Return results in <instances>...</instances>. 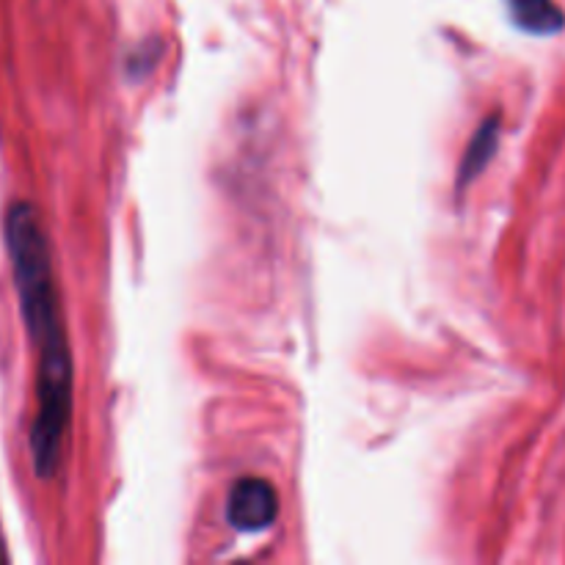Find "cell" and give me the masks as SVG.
Returning a JSON list of instances; mask_svg holds the SVG:
<instances>
[{
    "label": "cell",
    "instance_id": "cell-1",
    "mask_svg": "<svg viewBox=\"0 0 565 565\" xmlns=\"http://www.w3.org/2000/svg\"><path fill=\"white\" fill-rule=\"evenodd\" d=\"M22 323L36 351V417L31 425L33 472L53 480L72 423V351L53 274L47 232L31 202H14L3 221Z\"/></svg>",
    "mask_w": 565,
    "mask_h": 565
},
{
    "label": "cell",
    "instance_id": "cell-2",
    "mask_svg": "<svg viewBox=\"0 0 565 565\" xmlns=\"http://www.w3.org/2000/svg\"><path fill=\"white\" fill-rule=\"evenodd\" d=\"M279 516V494L274 486L263 478H246L235 480L226 497V522L235 527L237 533H259L268 530Z\"/></svg>",
    "mask_w": 565,
    "mask_h": 565
},
{
    "label": "cell",
    "instance_id": "cell-3",
    "mask_svg": "<svg viewBox=\"0 0 565 565\" xmlns=\"http://www.w3.org/2000/svg\"><path fill=\"white\" fill-rule=\"evenodd\" d=\"M513 22L535 36H552L565 28V14L555 0H508Z\"/></svg>",
    "mask_w": 565,
    "mask_h": 565
},
{
    "label": "cell",
    "instance_id": "cell-4",
    "mask_svg": "<svg viewBox=\"0 0 565 565\" xmlns=\"http://www.w3.org/2000/svg\"><path fill=\"white\" fill-rule=\"evenodd\" d=\"M497 147H500V116L494 114L475 130L472 141L463 152L461 169H458V188H467L489 166V160L497 154Z\"/></svg>",
    "mask_w": 565,
    "mask_h": 565
},
{
    "label": "cell",
    "instance_id": "cell-5",
    "mask_svg": "<svg viewBox=\"0 0 565 565\" xmlns=\"http://www.w3.org/2000/svg\"><path fill=\"white\" fill-rule=\"evenodd\" d=\"M0 561H6V555H3V552H0Z\"/></svg>",
    "mask_w": 565,
    "mask_h": 565
}]
</instances>
